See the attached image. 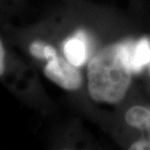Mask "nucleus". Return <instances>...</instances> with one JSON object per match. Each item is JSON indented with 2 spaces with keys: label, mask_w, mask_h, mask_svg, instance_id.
I'll return each instance as SVG.
<instances>
[{
  "label": "nucleus",
  "mask_w": 150,
  "mask_h": 150,
  "mask_svg": "<svg viewBox=\"0 0 150 150\" xmlns=\"http://www.w3.org/2000/svg\"><path fill=\"white\" fill-rule=\"evenodd\" d=\"M132 44H114L103 48L90 61L88 68V91L97 102H119L131 79Z\"/></svg>",
  "instance_id": "obj_1"
},
{
  "label": "nucleus",
  "mask_w": 150,
  "mask_h": 150,
  "mask_svg": "<svg viewBox=\"0 0 150 150\" xmlns=\"http://www.w3.org/2000/svg\"><path fill=\"white\" fill-rule=\"evenodd\" d=\"M61 58L49 61L44 69V74L50 80L61 88L68 90H75L80 87L82 77L78 70Z\"/></svg>",
  "instance_id": "obj_2"
},
{
  "label": "nucleus",
  "mask_w": 150,
  "mask_h": 150,
  "mask_svg": "<svg viewBox=\"0 0 150 150\" xmlns=\"http://www.w3.org/2000/svg\"><path fill=\"white\" fill-rule=\"evenodd\" d=\"M89 42L83 31L76 33L74 38L66 41L64 46L65 57L71 64L79 67L85 63Z\"/></svg>",
  "instance_id": "obj_3"
},
{
  "label": "nucleus",
  "mask_w": 150,
  "mask_h": 150,
  "mask_svg": "<svg viewBox=\"0 0 150 150\" xmlns=\"http://www.w3.org/2000/svg\"><path fill=\"white\" fill-rule=\"evenodd\" d=\"M150 61V45L148 39L143 38L138 42L135 47L132 46L130 64L131 69L139 72Z\"/></svg>",
  "instance_id": "obj_4"
},
{
  "label": "nucleus",
  "mask_w": 150,
  "mask_h": 150,
  "mask_svg": "<svg viewBox=\"0 0 150 150\" xmlns=\"http://www.w3.org/2000/svg\"><path fill=\"white\" fill-rule=\"evenodd\" d=\"M125 120L130 126L139 129H150V108L134 106L129 108Z\"/></svg>",
  "instance_id": "obj_5"
},
{
  "label": "nucleus",
  "mask_w": 150,
  "mask_h": 150,
  "mask_svg": "<svg viewBox=\"0 0 150 150\" xmlns=\"http://www.w3.org/2000/svg\"><path fill=\"white\" fill-rule=\"evenodd\" d=\"M45 44L42 42L35 41L30 45V53L33 56L36 57L38 59H45L44 55V48H45Z\"/></svg>",
  "instance_id": "obj_6"
},
{
  "label": "nucleus",
  "mask_w": 150,
  "mask_h": 150,
  "mask_svg": "<svg viewBox=\"0 0 150 150\" xmlns=\"http://www.w3.org/2000/svg\"><path fill=\"white\" fill-rule=\"evenodd\" d=\"M131 150H143L150 149V139L149 140H140L139 142L134 143L130 147Z\"/></svg>",
  "instance_id": "obj_7"
},
{
  "label": "nucleus",
  "mask_w": 150,
  "mask_h": 150,
  "mask_svg": "<svg viewBox=\"0 0 150 150\" xmlns=\"http://www.w3.org/2000/svg\"><path fill=\"white\" fill-rule=\"evenodd\" d=\"M44 55H45V59H47L48 62L57 58V53H56L55 49L52 46H48V45L45 46Z\"/></svg>",
  "instance_id": "obj_8"
},
{
  "label": "nucleus",
  "mask_w": 150,
  "mask_h": 150,
  "mask_svg": "<svg viewBox=\"0 0 150 150\" xmlns=\"http://www.w3.org/2000/svg\"><path fill=\"white\" fill-rule=\"evenodd\" d=\"M4 47L1 43L0 46V73L1 74L4 72Z\"/></svg>",
  "instance_id": "obj_9"
},
{
  "label": "nucleus",
  "mask_w": 150,
  "mask_h": 150,
  "mask_svg": "<svg viewBox=\"0 0 150 150\" xmlns=\"http://www.w3.org/2000/svg\"></svg>",
  "instance_id": "obj_10"
}]
</instances>
